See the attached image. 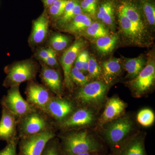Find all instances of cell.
Returning a JSON list of instances; mask_svg holds the SVG:
<instances>
[{"label":"cell","instance_id":"1","mask_svg":"<svg viewBox=\"0 0 155 155\" xmlns=\"http://www.w3.org/2000/svg\"><path fill=\"white\" fill-rule=\"evenodd\" d=\"M60 149L62 155H75L90 152L106 153L107 146L96 135L83 130L62 136Z\"/></svg>","mask_w":155,"mask_h":155},{"label":"cell","instance_id":"2","mask_svg":"<svg viewBox=\"0 0 155 155\" xmlns=\"http://www.w3.org/2000/svg\"><path fill=\"white\" fill-rule=\"evenodd\" d=\"M107 123L103 132V140L110 147L112 155L133 134L134 123L130 117L123 115Z\"/></svg>","mask_w":155,"mask_h":155},{"label":"cell","instance_id":"3","mask_svg":"<svg viewBox=\"0 0 155 155\" xmlns=\"http://www.w3.org/2000/svg\"><path fill=\"white\" fill-rule=\"evenodd\" d=\"M108 86L107 84L103 81H92L82 86L77 91L75 98L84 105H99L105 99Z\"/></svg>","mask_w":155,"mask_h":155},{"label":"cell","instance_id":"4","mask_svg":"<svg viewBox=\"0 0 155 155\" xmlns=\"http://www.w3.org/2000/svg\"><path fill=\"white\" fill-rule=\"evenodd\" d=\"M55 136L54 132L47 130L37 134L21 137L17 155H41L48 142Z\"/></svg>","mask_w":155,"mask_h":155},{"label":"cell","instance_id":"5","mask_svg":"<svg viewBox=\"0 0 155 155\" xmlns=\"http://www.w3.org/2000/svg\"><path fill=\"white\" fill-rule=\"evenodd\" d=\"M4 106L14 116L22 117L35 110L34 106L25 101L20 94L18 86L11 87L2 101Z\"/></svg>","mask_w":155,"mask_h":155},{"label":"cell","instance_id":"6","mask_svg":"<svg viewBox=\"0 0 155 155\" xmlns=\"http://www.w3.org/2000/svg\"><path fill=\"white\" fill-rule=\"evenodd\" d=\"M138 75L129 82L133 94L140 97L146 94L153 85L155 79V64L153 59H149Z\"/></svg>","mask_w":155,"mask_h":155},{"label":"cell","instance_id":"7","mask_svg":"<svg viewBox=\"0 0 155 155\" xmlns=\"http://www.w3.org/2000/svg\"><path fill=\"white\" fill-rule=\"evenodd\" d=\"M118 18L122 33L130 43L138 46L150 44L149 35L140 29L119 9Z\"/></svg>","mask_w":155,"mask_h":155},{"label":"cell","instance_id":"8","mask_svg":"<svg viewBox=\"0 0 155 155\" xmlns=\"http://www.w3.org/2000/svg\"><path fill=\"white\" fill-rule=\"evenodd\" d=\"M5 86H18L19 84L32 79L35 76V66L30 61H25L13 65L8 69Z\"/></svg>","mask_w":155,"mask_h":155},{"label":"cell","instance_id":"9","mask_svg":"<svg viewBox=\"0 0 155 155\" xmlns=\"http://www.w3.org/2000/svg\"><path fill=\"white\" fill-rule=\"evenodd\" d=\"M86 45V42L82 38L78 39L75 42L65 51L61 59V64L64 72V81L67 88L71 89L72 82L70 77V73L73 64L78 55Z\"/></svg>","mask_w":155,"mask_h":155},{"label":"cell","instance_id":"10","mask_svg":"<svg viewBox=\"0 0 155 155\" xmlns=\"http://www.w3.org/2000/svg\"><path fill=\"white\" fill-rule=\"evenodd\" d=\"M19 124L20 137L34 135L47 130L45 119L36 111L22 117Z\"/></svg>","mask_w":155,"mask_h":155},{"label":"cell","instance_id":"11","mask_svg":"<svg viewBox=\"0 0 155 155\" xmlns=\"http://www.w3.org/2000/svg\"><path fill=\"white\" fill-rule=\"evenodd\" d=\"M95 118L94 112L91 109L81 108L61 122V127L66 129L87 127L93 123Z\"/></svg>","mask_w":155,"mask_h":155},{"label":"cell","instance_id":"12","mask_svg":"<svg viewBox=\"0 0 155 155\" xmlns=\"http://www.w3.org/2000/svg\"><path fill=\"white\" fill-rule=\"evenodd\" d=\"M145 134H132L122 146L111 155H147L145 146Z\"/></svg>","mask_w":155,"mask_h":155},{"label":"cell","instance_id":"13","mask_svg":"<svg viewBox=\"0 0 155 155\" xmlns=\"http://www.w3.org/2000/svg\"><path fill=\"white\" fill-rule=\"evenodd\" d=\"M74 107L70 101L61 97L51 98L48 103L46 112L56 120L64 121L73 112Z\"/></svg>","mask_w":155,"mask_h":155},{"label":"cell","instance_id":"14","mask_svg":"<svg viewBox=\"0 0 155 155\" xmlns=\"http://www.w3.org/2000/svg\"><path fill=\"white\" fill-rule=\"evenodd\" d=\"M27 101L29 104L46 112V108L51 97L47 90L36 84H31L26 90Z\"/></svg>","mask_w":155,"mask_h":155},{"label":"cell","instance_id":"15","mask_svg":"<svg viewBox=\"0 0 155 155\" xmlns=\"http://www.w3.org/2000/svg\"><path fill=\"white\" fill-rule=\"evenodd\" d=\"M126 104L118 97L109 99L100 119V124H105L123 116L126 108Z\"/></svg>","mask_w":155,"mask_h":155},{"label":"cell","instance_id":"16","mask_svg":"<svg viewBox=\"0 0 155 155\" xmlns=\"http://www.w3.org/2000/svg\"><path fill=\"white\" fill-rule=\"evenodd\" d=\"M2 107V116L0 120V140L7 143L15 138L16 122L15 116L4 106Z\"/></svg>","mask_w":155,"mask_h":155},{"label":"cell","instance_id":"17","mask_svg":"<svg viewBox=\"0 0 155 155\" xmlns=\"http://www.w3.org/2000/svg\"><path fill=\"white\" fill-rule=\"evenodd\" d=\"M119 9L140 29L149 34L141 11L135 4L130 1H123Z\"/></svg>","mask_w":155,"mask_h":155},{"label":"cell","instance_id":"18","mask_svg":"<svg viewBox=\"0 0 155 155\" xmlns=\"http://www.w3.org/2000/svg\"><path fill=\"white\" fill-rule=\"evenodd\" d=\"M49 20L47 14L44 12L34 21L30 40L34 44H39L46 38L48 31Z\"/></svg>","mask_w":155,"mask_h":155},{"label":"cell","instance_id":"19","mask_svg":"<svg viewBox=\"0 0 155 155\" xmlns=\"http://www.w3.org/2000/svg\"><path fill=\"white\" fill-rule=\"evenodd\" d=\"M43 81L55 94L60 97L62 94V82L59 72L55 69L44 66L41 69Z\"/></svg>","mask_w":155,"mask_h":155},{"label":"cell","instance_id":"20","mask_svg":"<svg viewBox=\"0 0 155 155\" xmlns=\"http://www.w3.org/2000/svg\"><path fill=\"white\" fill-rule=\"evenodd\" d=\"M122 69L119 59L113 58L104 61L102 66L101 75L105 83L107 84L112 83L120 75Z\"/></svg>","mask_w":155,"mask_h":155},{"label":"cell","instance_id":"21","mask_svg":"<svg viewBox=\"0 0 155 155\" xmlns=\"http://www.w3.org/2000/svg\"><path fill=\"white\" fill-rule=\"evenodd\" d=\"M92 23V21L89 16L82 13L78 15L62 27L64 28L65 31L76 34L85 30Z\"/></svg>","mask_w":155,"mask_h":155},{"label":"cell","instance_id":"22","mask_svg":"<svg viewBox=\"0 0 155 155\" xmlns=\"http://www.w3.org/2000/svg\"><path fill=\"white\" fill-rule=\"evenodd\" d=\"M98 18L111 29L115 27V15L114 3L110 1L103 2L99 7L97 14Z\"/></svg>","mask_w":155,"mask_h":155},{"label":"cell","instance_id":"23","mask_svg":"<svg viewBox=\"0 0 155 155\" xmlns=\"http://www.w3.org/2000/svg\"><path fill=\"white\" fill-rule=\"evenodd\" d=\"M119 36L117 34L109 35L97 39L96 48L102 55H107L112 52L118 43Z\"/></svg>","mask_w":155,"mask_h":155},{"label":"cell","instance_id":"24","mask_svg":"<svg viewBox=\"0 0 155 155\" xmlns=\"http://www.w3.org/2000/svg\"><path fill=\"white\" fill-rule=\"evenodd\" d=\"M146 61L142 56L134 58H126L124 66L130 78H135L138 75L146 65Z\"/></svg>","mask_w":155,"mask_h":155},{"label":"cell","instance_id":"25","mask_svg":"<svg viewBox=\"0 0 155 155\" xmlns=\"http://www.w3.org/2000/svg\"><path fill=\"white\" fill-rule=\"evenodd\" d=\"M87 35L94 39H98L110 35L109 28L100 22H92L85 29Z\"/></svg>","mask_w":155,"mask_h":155},{"label":"cell","instance_id":"26","mask_svg":"<svg viewBox=\"0 0 155 155\" xmlns=\"http://www.w3.org/2000/svg\"><path fill=\"white\" fill-rule=\"evenodd\" d=\"M70 42L69 37L60 33L53 34L49 39L51 48L55 51L64 50L69 45Z\"/></svg>","mask_w":155,"mask_h":155},{"label":"cell","instance_id":"27","mask_svg":"<svg viewBox=\"0 0 155 155\" xmlns=\"http://www.w3.org/2000/svg\"><path fill=\"white\" fill-rule=\"evenodd\" d=\"M140 6L148 23L153 27L155 25V7L151 0H140Z\"/></svg>","mask_w":155,"mask_h":155},{"label":"cell","instance_id":"28","mask_svg":"<svg viewBox=\"0 0 155 155\" xmlns=\"http://www.w3.org/2000/svg\"><path fill=\"white\" fill-rule=\"evenodd\" d=\"M137 120L142 126L145 127H149L154 122V114L151 110L148 108L142 109L137 114Z\"/></svg>","mask_w":155,"mask_h":155},{"label":"cell","instance_id":"29","mask_svg":"<svg viewBox=\"0 0 155 155\" xmlns=\"http://www.w3.org/2000/svg\"><path fill=\"white\" fill-rule=\"evenodd\" d=\"M82 13L79 2H78L73 9L63 15L58 19V24L61 27L69 22L78 14Z\"/></svg>","mask_w":155,"mask_h":155},{"label":"cell","instance_id":"30","mask_svg":"<svg viewBox=\"0 0 155 155\" xmlns=\"http://www.w3.org/2000/svg\"><path fill=\"white\" fill-rule=\"evenodd\" d=\"M70 77L72 82H74L79 86H84L89 81L88 77L84 75L83 72L75 67L72 68Z\"/></svg>","mask_w":155,"mask_h":155},{"label":"cell","instance_id":"31","mask_svg":"<svg viewBox=\"0 0 155 155\" xmlns=\"http://www.w3.org/2000/svg\"><path fill=\"white\" fill-rule=\"evenodd\" d=\"M87 72L92 78H97L101 74V67L99 65L94 57L89 56Z\"/></svg>","mask_w":155,"mask_h":155},{"label":"cell","instance_id":"32","mask_svg":"<svg viewBox=\"0 0 155 155\" xmlns=\"http://www.w3.org/2000/svg\"><path fill=\"white\" fill-rule=\"evenodd\" d=\"M53 139L48 142L41 155H62L60 149V143Z\"/></svg>","mask_w":155,"mask_h":155},{"label":"cell","instance_id":"33","mask_svg":"<svg viewBox=\"0 0 155 155\" xmlns=\"http://www.w3.org/2000/svg\"><path fill=\"white\" fill-rule=\"evenodd\" d=\"M98 0H82L81 3V10L84 13L94 16L97 13Z\"/></svg>","mask_w":155,"mask_h":155},{"label":"cell","instance_id":"34","mask_svg":"<svg viewBox=\"0 0 155 155\" xmlns=\"http://www.w3.org/2000/svg\"><path fill=\"white\" fill-rule=\"evenodd\" d=\"M17 143L18 140L16 137L7 143L8 144L5 147L0 151V155H17Z\"/></svg>","mask_w":155,"mask_h":155},{"label":"cell","instance_id":"35","mask_svg":"<svg viewBox=\"0 0 155 155\" xmlns=\"http://www.w3.org/2000/svg\"><path fill=\"white\" fill-rule=\"evenodd\" d=\"M88 53L86 50H82L78 55L75 61V67L82 72V66L84 59Z\"/></svg>","mask_w":155,"mask_h":155},{"label":"cell","instance_id":"36","mask_svg":"<svg viewBox=\"0 0 155 155\" xmlns=\"http://www.w3.org/2000/svg\"><path fill=\"white\" fill-rule=\"evenodd\" d=\"M47 65L50 67H55L58 66V63L56 58V53L54 50L51 53L49 56L43 61Z\"/></svg>","mask_w":155,"mask_h":155},{"label":"cell","instance_id":"37","mask_svg":"<svg viewBox=\"0 0 155 155\" xmlns=\"http://www.w3.org/2000/svg\"><path fill=\"white\" fill-rule=\"evenodd\" d=\"M49 11L50 15L55 18L61 17L64 14V10L59 8L53 5L49 7Z\"/></svg>","mask_w":155,"mask_h":155},{"label":"cell","instance_id":"38","mask_svg":"<svg viewBox=\"0 0 155 155\" xmlns=\"http://www.w3.org/2000/svg\"><path fill=\"white\" fill-rule=\"evenodd\" d=\"M53 51V50L51 48L43 49H42L39 51L38 55L39 59L43 61L49 56Z\"/></svg>","mask_w":155,"mask_h":155},{"label":"cell","instance_id":"39","mask_svg":"<svg viewBox=\"0 0 155 155\" xmlns=\"http://www.w3.org/2000/svg\"><path fill=\"white\" fill-rule=\"evenodd\" d=\"M67 2L68 0H56L52 5L64 11Z\"/></svg>","mask_w":155,"mask_h":155},{"label":"cell","instance_id":"40","mask_svg":"<svg viewBox=\"0 0 155 155\" xmlns=\"http://www.w3.org/2000/svg\"><path fill=\"white\" fill-rule=\"evenodd\" d=\"M75 155H111L110 154H107L106 153L99 152H85L81 153Z\"/></svg>","mask_w":155,"mask_h":155},{"label":"cell","instance_id":"41","mask_svg":"<svg viewBox=\"0 0 155 155\" xmlns=\"http://www.w3.org/2000/svg\"><path fill=\"white\" fill-rule=\"evenodd\" d=\"M56 1V0H42L45 6L46 7H49L52 5Z\"/></svg>","mask_w":155,"mask_h":155}]
</instances>
